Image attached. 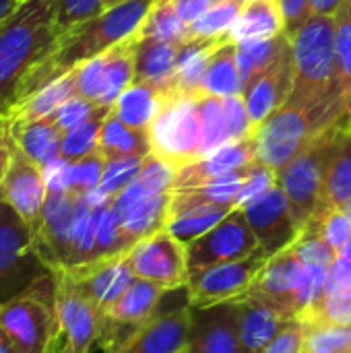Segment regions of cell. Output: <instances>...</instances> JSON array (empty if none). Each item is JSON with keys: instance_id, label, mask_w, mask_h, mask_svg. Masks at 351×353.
Here are the masks:
<instances>
[{"instance_id": "6da1fadb", "label": "cell", "mask_w": 351, "mask_h": 353, "mask_svg": "<svg viewBox=\"0 0 351 353\" xmlns=\"http://www.w3.org/2000/svg\"><path fill=\"white\" fill-rule=\"evenodd\" d=\"M153 2L155 0H124L62 33L54 52L46 60H41L21 83L14 105L25 101L50 81L66 74L68 70L95 56L106 54L114 46L134 35L147 12L151 10Z\"/></svg>"}, {"instance_id": "7a4b0ae2", "label": "cell", "mask_w": 351, "mask_h": 353, "mask_svg": "<svg viewBox=\"0 0 351 353\" xmlns=\"http://www.w3.org/2000/svg\"><path fill=\"white\" fill-rule=\"evenodd\" d=\"M54 4L56 0H25L0 27V118L8 116L21 83L54 52L62 35L54 21Z\"/></svg>"}, {"instance_id": "3957f363", "label": "cell", "mask_w": 351, "mask_h": 353, "mask_svg": "<svg viewBox=\"0 0 351 353\" xmlns=\"http://www.w3.org/2000/svg\"><path fill=\"white\" fill-rule=\"evenodd\" d=\"M56 275L0 304V333L14 353H52L56 339Z\"/></svg>"}, {"instance_id": "277c9868", "label": "cell", "mask_w": 351, "mask_h": 353, "mask_svg": "<svg viewBox=\"0 0 351 353\" xmlns=\"http://www.w3.org/2000/svg\"><path fill=\"white\" fill-rule=\"evenodd\" d=\"M147 139L151 153L176 170L201 159L203 122L199 95L182 91L168 93L157 116L147 126Z\"/></svg>"}, {"instance_id": "5b68a950", "label": "cell", "mask_w": 351, "mask_h": 353, "mask_svg": "<svg viewBox=\"0 0 351 353\" xmlns=\"http://www.w3.org/2000/svg\"><path fill=\"white\" fill-rule=\"evenodd\" d=\"M337 145V122L319 132L283 170L277 172V184L290 199L292 215L300 232L323 207L325 176Z\"/></svg>"}, {"instance_id": "8992f818", "label": "cell", "mask_w": 351, "mask_h": 353, "mask_svg": "<svg viewBox=\"0 0 351 353\" xmlns=\"http://www.w3.org/2000/svg\"><path fill=\"white\" fill-rule=\"evenodd\" d=\"M54 271L35 248L33 230L0 199V304H6Z\"/></svg>"}, {"instance_id": "52a82bcc", "label": "cell", "mask_w": 351, "mask_h": 353, "mask_svg": "<svg viewBox=\"0 0 351 353\" xmlns=\"http://www.w3.org/2000/svg\"><path fill=\"white\" fill-rule=\"evenodd\" d=\"M56 339L52 353H89L99 339L106 314L77 288L66 271H56Z\"/></svg>"}, {"instance_id": "ba28073f", "label": "cell", "mask_w": 351, "mask_h": 353, "mask_svg": "<svg viewBox=\"0 0 351 353\" xmlns=\"http://www.w3.org/2000/svg\"><path fill=\"white\" fill-rule=\"evenodd\" d=\"M323 130L308 110L285 101L254 132L257 161L279 172Z\"/></svg>"}, {"instance_id": "9c48e42d", "label": "cell", "mask_w": 351, "mask_h": 353, "mask_svg": "<svg viewBox=\"0 0 351 353\" xmlns=\"http://www.w3.org/2000/svg\"><path fill=\"white\" fill-rule=\"evenodd\" d=\"M269 263V256L261 250L254 254L207 267L188 275V296L192 308H209L221 302L240 300L250 294L261 271Z\"/></svg>"}, {"instance_id": "30bf717a", "label": "cell", "mask_w": 351, "mask_h": 353, "mask_svg": "<svg viewBox=\"0 0 351 353\" xmlns=\"http://www.w3.org/2000/svg\"><path fill=\"white\" fill-rule=\"evenodd\" d=\"M259 250V240L242 209L230 211L215 228L186 246L188 275L213 265L242 261Z\"/></svg>"}, {"instance_id": "8fae6325", "label": "cell", "mask_w": 351, "mask_h": 353, "mask_svg": "<svg viewBox=\"0 0 351 353\" xmlns=\"http://www.w3.org/2000/svg\"><path fill=\"white\" fill-rule=\"evenodd\" d=\"M126 261L137 277L159 283L168 290L188 283L186 246H182L168 230H159L153 236L139 240L126 252Z\"/></svg>"}, {"instance_id": "7c38bea8", "label": "cell", "mask_w": 351, "mask_h": 353, "mask_svg": "<svg viewBox=\"0 0 351 353\" xmlns=\"http://www.w3.org/2000/svg\"><path fill=\"white\" fill-rule=\"evenodd\" d=\"M242 213L259 240V250L269 259L290 248L300 236V228L292 215L290 199L279 184L244 205Z\"/></svg>"}, {"instance_id": "4fadbf2b", "label": "cell", "mask_w": 351, "mask_h": 353, "mask_svg": "<svg viewBox=\"0 0 351 353\" xmlns=\"http://www.w3.org/2000/svg\"><path fill=\"white\" fill-rule=\"evenodd\" d=\"M48 192H50V188L46 182L43 168H39L35 161H31L12 139L8 168H6V174H4V180L0 186V199L31 230H35L41 219Z\"/></svg>"}, {"instance_id": "5bb4252c", "label": "cell", "mask_w": 351, "mask_h": 353, "mask_svg": "<svg viewBox=\"0 0 351 353\" xmlns=\"http://www.w3.org/2000/svg\"><path fill=\"white\" fill-rule=\"evenodd\" d=\"M77 199L79 194L72 190H50L41 219L33 230L35 248L54 273L68 267Z\"/></svg>"}, {"instance_id": "9a60e30c", "label": "cell", "mask_w": 351, "mask_h": 353, "mask_svg": "<svg viewBox=\"0 0 351 353\" xmlns=\"http://www.w3.org/2000/svg\"><path fill=\"white\" fill-rule=\"evenodd\" d=\"M60 271H66L68 277L77 283V288L103 314L122 298V294L137 279L130 263L126 261V254L110 256V259H97V261L87 263V265L60 269Z\"/></svg>"}, {"instance_id": "2e32d148", "label": "cell", "mask_w": 351, "mask_h": 353, "mask_svg": "<svg viewBox=\"0 0 351 353\" xmlns=\"http://www.w3.org/2000/svg\"><path fill=\"white\" fill-rule=\"evenodd\" d=\"M240 300L221 302L209 308H192L188 347L199 353H242Z\"/></svg>"}, {"instance_id": "e0dca14e", "label": "cell", "mask_w": 351, "mask_h": 353, "mask_svg": "<svg viewBox=\"0 0 351 353\" xmlns=\"http://www.w3.org/2000/svg\"><path fill=\"white\" fill-rule=\"evenodd\" d=\"M294 91V52L290 48L265 70L254 74L242 89L254 132L271 112L283 105Z\"/></svg>"}, {"instance_id": "ac0fdd59", "label": "cell", "mask_w": 351, "mask_h": 353, "mask_svg": "<svg viewBox=\"0 0 351 353\" xmlns=\"http://www.w3.org/2000/svg\"><path fill=\"white\" fill-rule=\"evenodd\" d=\"M192 306L155 316L118 353H184L190 345Z\"/></svg>"}, {"instance_id": "d6986e66", "label": "cell", "mask_w": 351, "mask_h": 353, "mask_svg": "<svg viewBox=\"0 0 351 353\" xmlns=\"http://www.w3.org/2000/svg\"><path fill=\"white\" fill-rule=\"evenodd\" d=\"M302 269H304V263L296 256L294 248L290 246L269 259V263L261 271L250 294L263 298L265 302L275 306L279 312H283L288 319L296 321L294 296L300 285Z\"/></svg>"}, {"instance_id": "ffe728a7", "label": "cell", "mask_w": 351, "mask_h": 353, "mask_svg": "<svg viewBox=\"0 0 351 353\" xmlns=\"http://www.w3.org/2000/svg\"><path fill=\"white\" fill-rule=\"evenodd\" d=\"M254 161H257V139L254 137H246L242 141H232L225 147L217 149L215 153H211L203 159H197L194 163L178 170L172 190L201 186L215 176L236 172L240 168L252 165Z\"/></svg>"}, {"instance_id": "44dd1931", "label": "cell", "mask_w": 351, "mask_h": 353, "mask_svg": "<svg viewBox=\"0 0 351 353\" xmlns=\"http://www.w3.org/2000/svg\"><path fill=\"white\" fill-rule=\"evenodd\" d=\"M292 323L283 312L248 294L240 300V347L242 353H263L267 345Z\"/></svg>"}, {"instance_id": "7402d4cb", "label": "cell", "mask_w": 351, "mask_h": 353, "mask_svg": "<svg viewBox=\"0 0 351 353\" xmlns=\"http://www.w3.org/2000/svg\"><path fill=\"white\" fill-rule=\"evenodd\" d=\"M137 37V35H134ZM180 46L159 39H139L134 43V79L132 83H147L178 91L174 85L176 60Z\"/></svg>"}, {"instance_id": "603a6c76", "label": "cell", "mask_w": 351, "mask_h": 353, "mask_svg": "<svg viewBox=\"0 0 351 353\" xmlns=\"http://www.w3.org/2000/svg\"><path fill=\"white\" fill-rule=\"evenodd\" d=\"M170 203H172V192H161V194H149L145 199H139L122 209L112 207L120 217L122 232L130 248L139 240L153 236L159 230H166L170 217Z\"/></svg>"}, {"instance_id": "cb8c5ba5", "label": "cell", "mask_w": 351, "mask_h": 353, "mask_svg": "<svg viewBox=\"0 0 351 353\" xmlns=\"http://www.w3.org/2000/svg\"><path fill=\"white\" fill-rule=\"evenodd\" d=\"M134 43L137 37L130 35L122 43L114 46L103 54L101 83L95 103L101 108H112L116 99L132 85L134 79Z\"/></svg>"}, {"instance_id": "d4e9b609", "label": "cell", "mask_w": 351, "mask_h": 353, "mask_svg": "<svg viewBox=\"0 0 351 353\" xmlns=\"http://www.w3.org/2000/svg\"><path fill=\"white\" fill-rule=\"evenodd\" d=\"M10 132L19 149L39 168H46L52 161L60 159L62 132L50 118L33 122L10 120Z\"/></svg>"}, {"instance_id": "484cf974", "label": "cell", "mask_w": 351, "mask_h": 353, "mask_svg": "<svg viewBox=\"0 0 351 353\" xmlns=\"http://www.w3.org/2000/svg\"><path fill=\"white\" fill-rule=\"evenodd\" d=\"M285 31L279 0H250L242 6L228 37L236 43L248 39H269Z\"/></svg>"}, {"instance_id": "4316f807", "label": "cell", "mask_w": 351, "mask_h": 353, "mask_svg": "<svg viewBox=\"0 0 351 353\" xmlns=\"http://www.w3.org/2000/svg\"><path fill=\"white\" fill-rule=\"evenodd\" d=\"M168 288L137 277L132 285L122 294V298L106 312V319L118 325H147L163 298Z\"/></svg>"}, {"instance_id": "83f0119b", "label": "cell", "mask_w": 351, "mask_h": 353, "mask_svg": "<svg viewBox=\"0 0 351 353\" xmlns=\"http://www.w3.org/2000/svg\"><path fill=\"white\" fill-rule=\"evenodd\" d=\"M77 72L74 68L68 70L66 74L50 81L48 85H43L41 89H37L33 95H29L25 101H21L19 105H14L8 112L10 120H19V122H33V120H43L50 118L64 101L77 97Z\"/></svg>"}, {"instance_id": "f1b7e54d", "label": "cell", "mask_w": 351, "mask_h": 353, "mask_svg": "<svg viewBox=\"0 0 351 353\" xmlns=\"http://www.w3.org/2000/svg\"><path fill=\"white\" fill-rule=\"evenodd\" d=\"M168 93H172V89H163L147 83H132L116 99V103L112 105V114L132 128L147 130V126L157 116Z\"/></svg>"}, {"instance_id": "f546056e", "label": "cell", "mask_w": 351, "mask_h": 353, "mask_svg": "<svg viewBox=\"0 0 351 353\" xmlns=\"http://www.w3.org/2000/svg\"><path fill=\"white\" fill-rule=\"evenodd\" d=\"M242 93V79L236 60V41H225L209 58L207 70L203 74L197 95L228 97Z\"/></svg>"}, {"instance_id": "4dcf8cb0", "label": "cell", "mask_w": 351, "mask_h": 353, "mask_svg": "<svg viewBox=\"0 0 351 353\" xmlns=\"http://www.w3.org/2000/svg\"><path fill=\"white\" fill-rule=\"evenodd\" d=\"M327 277L329 267L323 265H304L300 285L294 296V316L306 327L319 325L325 312L327 298Z\"/></svg>"}, {"instance_id": "1f68e13d", "label": "cell", "mask_w": 351, "mask_h": 353, "mask_svg": "<svg viewBox=\"0 0 351 353\" xmlns=\"http://www.w3.org/2000/svg\"><path fill=\"white\" fill-rule=\"evenodd\" d=\"M97 151L106 159L114 157H126V155H141L147 157L151 153L147 130L143 128H132L124 124L120 118H116L112 112L106 116L99 132V145Z\"/></svg>"}, {"instance_id": "d6a6232c", "label": "cell", "mask_w": 351, "mask_h": 353, "mask_svg": "<svg viewBox=\"0 0 351 353\" xmlns=\"http://www.w3.org/2000/svg\"><path fill=\"white\" fill-rule=\"evenodd\" d=\"M236 207L232 205H217V203H207V205H197L192 209H186L174 217L168 219L166 230L182 244L188 246L203 234H207L211 228H215L230 211Z\"/></svg>"}, {"instance_id": "836d02e7", "label": "cell", "mask_w": 351, "mask_h": 353, "mask_svg": "<svg viewBox=\"0 0 351 353\" xmlns=\"http://www.w3.org/2000/svg\"><path fill=\"white\" fill-rule=\"evenodd\" d=\"M290 43L292 39L285 33H279L277 37L269 39H248L236 43V60L240 68L242 89L254 74L269 68L290 48Z\"/></svg>"}, {"instance_id": "e575fe53", "label": "cell", "mask_w": 351, "mask_h": 353, "mask_svg": "<svg viewBox=\"0 0 351 353\" xmlns=\"http://www.w3.org/2000/svg\"><path fill=\"white\" fill-rule=\"evenodd\" d=\"M134 35L139 39H159L176 46H182L190 39L188 23L180 19L170 0H155Z\"/></svg>"}, {"instance_id": "d590c367", "label": "cell", "mask_w": 351, "mask_h": 353, "mask_svg": "<svg viewBox=\"0 0 351 353\" xmlns=\"http://www.w3.org/2000/svg\"><path fill=\"white\" fill-rule=\"evenodd\" d=\"M91 261H95V209L83 194H79L70 232V259L66 269L87 265Z\"/></svg>"}, {"instance_id": "8d00e7d4", "label": "cell", "mask_w": 351, "mask_h": 353, "mask_svg": "<svg viewBox=\"0 0 351 353\" xmlns=\"http://www.w3.org/2000/svg\"><path fill=\"white\" fill-rule=\"evenodd\" d=\"M201 105V122H203V139H201V159L215 153L217 149L232 143L228 118L223 110V97L215 95H199Z\"/></svg>"}, {"instance_id": "74e56055", "label": "cell", "mask_w": 351, "mask_h": 353, "mask_svg": "<svg viewBox=\"0 0 351 353\" xmlns=\"http://www.w3.org/2000/svg\"><path fill=\"white\" fill-rule=\"evenodd\" d=\"M130 250V244L122 232L118 213L108 207L95 209V261L120 256Z\"/></svg>"}, {"instance_id": "f35d334b", "label": "cell", "mask_w": 351, "mask_h": 353, "mask_svg": "<svg viewBox=\"0 0 351 353\" xmlns=\"http://www.w3.org/2000/svg\"><path fill=\"white\" fill-rule=\"evenodd\" d=\"M240 0H223L211 10H207L203 17H199L194 23L188 25L190 39H207V37H221L228 35L230 27L236 23L240 10H242Z\"/></svg>"}, {"instance_id": "ab89813d", "label": "cell", "mask_w": 351, "mask_h": 353, "mask_svg": "<svg viewBox=\"0 0 351 353\" xmlns=\"http://www.w3.org/2000/svg\"><path fill=\"white\" fill-rule=\"evenodd\" d=\"M306 230L319 232L337 252L351 240V217L337 207H321L304 225Z\"/></svg>"}, {"instance_id": "60d3db41", "label": "cell", "mask_w": 351, "mask_h": 353, "mask_svg": "<svg viewBox=\"0 0 351 353\" xmlns=\"http://www.w3.org/2000/svg\"><path fill=\"white\" fill-rule=\"evenodd\" d=\"M106 116L91 118L85 124L64 132L62 143H60V157L66 161H79V159L95 153L97 145H99V132H101V124H103Z\"/></svg>"}, {"instance_id": "b9f144b4", "label": "cell", "mask_w": 351, "mask_h": 353, "mask_svg": "<svg viewBox=\"0 0 351 353\" xmlns=\"http://www.w3.org/2000/svg\"><path fill=\"white\" fill-rule=\"evenodd\" d=\"M306 329L304 353L351 352V325H312Z\"/></svg>"}, {"instance_id": "7bdbcfd3", "label": "cell", "mask_w": 351, "mask_h": 353, "mask_svg": "<svg viewBox=\"0 0 351 353\" xmlns=\"http://www.w3.org/2000/svg\"><path fill=\"white\" fill-rule=\"evenodd\" d=\"M143 161H145V157H141V155H126V157L106 159V168H103V174H101L99 188L114 199L132 180H137V176L143 170Z\"/></svg>"}, {"instance_id": "ee69618b", "label": "cell", "mask_w": 351, "mask_h": 353, "mask_svg": "<svg viewBox=\"0 0 351 353\" xmlns=\"http://www.w3.org/2000/svg\"><path fill=\"white\" fill-rule=\"evenodd\" d=\"M335 48L343 89L351 95V0H343L335 12Z\"/></svg>"}, {"instance_id": "f6af8a7d", "label": "cell", "mask_w": 351, "mask_h": 353, "mask_svg": "<svg viewBox=\"0 0 351 353\" xmlns=\"http://www.w3.org/2000/svg\"><path fill=\"white\" fill-rule=\"evenodd\" d=\"M110 110H112V108H101V105H97V103H93V101H89V99H83V97L77 95V97L64 101V103L50 116V120H52V122L60 128V132L64 134V132H68V130H72V128L85 124V122L91 120V118L110 114Z\"/></svg>"}, {"instance_id": "bcb514c9", "label": "cell", "mask_w": 351, "mask_h": 353, "mask_svg": "<svg viewBox=\"0 0 351 353\" xmlns=\"http://www.w3.org/2000/svg\"><path fill=\"white\" fill-rule=\"evenodd\" d=\"M106 10L103 0H56L54 21L60 33L70 31L72 27L101 14Z\"/></svg>"}, {"instance_id": "7dc6e473", "label": "cell", "mask_w": 351, "mask_h": 353, "mask_svg": "<svg viewBox=\"0 0 351 353\" xmlns=\"http://www.w3.org/2000/svg\"><path fill=\"white\" fill-rule=\"evenodd\" d=\"M296 256L304 263V265H323V267H331L337 261V250L314 230H302L298 240L292 244Z\"/></svg>"}, {"instance_id": "c3c4849f", "label": "cell", "mask_w": 351, "mask_h": 353, "mask_svg": "<svg viewBox=\"0 0 351 353\" xmlns=\"http://www.w3.org/2000/svg\"><path fill=\"white\" fill-rule=\"evenodd\" d=\"M103 168H106V157L99 151L87 155L79 161H72L70 163V190L85 194V192L97 188L101 182Z\"/></svg>"}, {"instance_id": "681fc988", "label": "cell", "mask_w": 351, "mask_h": 353, "mask_svg": "<svg viewBox=\"0 0 351 353\" xmlns=\"http://www.w3.org/2000/svg\"><path fill=\"white\" fill-rule=\"evenodd\" d=\"M176 168H172L168 161L155 157L153 153H149L143 161V170L137 176L143 186L151 192V194H161V192H172L174 188V180H176Z\"/></svg>"}, {"instance_id": "f907efd6", "label": "cell", "mask_w": 351, "mask_h": 353, "mask_svg": "<svg viewBox=\"0 0 351 353\" xmlns=\"http://www.w3.org/2000/svg\"><path fill=\"white\" fill-rule=\"evenodd\" d=\"M275 184H277V172L267 168V165H263V163H259V161H254L250 165L246 182H244V186H242V190H240V194L236 199V209H242L250 201L259 199L261 194H265Z\"/></svg>"}, {"instance_id": "816d5d0a", "label": "cell", "mask_w": 351, "mask_h": 353, "mask_svg": "<svg viewBox=\"0 0 351 353\" xmlns=\"http://www.w3.org/2000/svg\"><path fill=\"white\" fill-rule=\"evenodd\" d=\"M223 110H225L232 141H242L246 137H254V126H252V120H250V114H248L242 93L223 97Z\"/></svg>"}, {"instance_id": "f5cc1de1", "label": "cell", "mask_w": 351, "mask_h": 353, "mask_svg": "<svg viewBox=\"0 0 351 353\" xmlns=\"http://www.w3.org/2000/svg\"><path fill=\"white\" fill-rule=\"evenodd\" d=\"M306 325L300 321H292L263 353H304V343H306Z\"/></svg>"}, {"instance_id": "db71d44e", "label": "cell", "mask_w": 351, "mask_h": 353, "mask_svg": "<svg viewBox=\"0 0 351 353\" xmlns=\"http://www.w3.org/2000/svg\"><path fill=\"white\" fill-rule=\"evenodd\" d=\"M279 8H281V14H283V23H285V35L292 39L300 29L302 25L312 17L310 14V6H308V0H279Z\"/></svg>"}, {"instance_id": "11a10c76", "label": "cell", "mask_w": 351, "mask_h": 353, "mask_svg": "<svg viewBox=\"0 0 351 353\" xmlns=\"http://www.w3.org/2000/svg\"><path fill=\"white\" fill-rule=\"evenodd\" d=\"M176 8V12L180 14V19L184 23H194L199 17H203L207 10H211L213 6H217L223 0H170Z\"/></svg>"}, {"instance_id": "9f6ffc18", "label": "cell", "mask_w": 351, "mask_h": 353, "mask_svg": "<svg viewBox=\"0 0 351 353\" xmlns=\"http://www.w3.org/2000/svg\"><path fill=\"white\" fill-rule=\"evenodd\" d=\"M10 149H12V132H10V120L8 116L0 118V186L8 168V159H10Z\"/></svg>"}, {"instance_id": "6f0895ef", "label": "cell", "mask_w": 351, "mask_h": 353, "mask_svg": "<svg viewBox=\"0 0 351 353\" xmlns=\"http://www.w3.org/2000/svg\"><path fill=\"white\" fill-rule=\"evenodd\" d=\"M343 0H308L310 14H325V17H335L339 4Z\"/></svg>"}, {"instance_id": "680465c9", "label": "cell", "mask_w": 351, "mask_h": 353, "mask_svg": "<svg viewBox=\"0 0 351 353\" xmlns=\"http://www.w3.org/2000/svg\"><path fill=\"white\" fill-rule=\"evenodd\" d=\"M19 6H21L19 0H0V27L17 12Z\"/></svg>"}, {"instance_id": "91938a15", "label": "cell", "mask_w": 351, "mask_h": 353, "mask_svg": "<svg viewBox=\"0 0 351 353\" xmlns=\"http://www.w3.org/2000/svg\"><path fill=\"white\" fill-rule=\"evenodd\" d=\"M0 353H14L10 350V345H8V341L4 339V335L0 333Z\"/></svg>"}, {"instance_id": "94428289", "label": "cell", "mask_w": 351, "mask_h": 353, "mask_svg": "<svg viewBox=\"0 0 351 353\" xmlns=\"http://www.w3.org/2000/svg\"><path fill=\"white\" fill-rule=\"evenodd\" d=\"M120 2H124V0H103V6H106V8H110V6L120 4Z\"/></svg>"}, {"instance_id": "6125c7cd", "label": "cell", "mask_w": 351, "mask_h": 353, "mask_svg": "<svg viewBox=\"0 0 351 353\" xmlns=\"http://www.w3.org/2000/svg\"><path fill=\"white\" fill-rule=\"evenodd\" d=\"M184 353H199V352H194V350H190V347H188V350H186Z\"/></svg>"}, {"instance_id": "be15d7a7", "label": "cell", "mask_w": 351, "mask_h": 353, "mask_svg": "<svg viewBox=\"0 0 351 353\" xmlns=\"http://www.w3.org/2000/svg\"><path fill=\"white\" fill-rule=\"evenodd\" d=\"M240 2H242V4H246V2H250V0H240Z\"/></svg>"}, {"instance_id": "e7e4bbea", "label": "cell", "mask_w": 351, "mask_h": 353, "mask_svg": "<svg viewBox=\"0 0 351 353\" xmlns=\"http://www.w3.org/2000/svg\"><path fill=\"white\" fill-rule=\"evenodd\" d=\"M19 2H25V0H19Z\"/></svg>"}, {"instance_id": "03108f58", "label": "cell", "mask_w": 351, "mask_h": 353, "mask_svg": "<svg viewBox=\"0 0 351 353\" xmlns=\"http://www.w3.org/2000/svg\"><path fill=\"white\" fill-rule=\"evenodd\" d=\"M348 353H351V352H348Z\"/></svg>"}]
</instances>
